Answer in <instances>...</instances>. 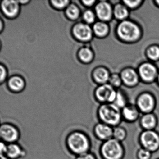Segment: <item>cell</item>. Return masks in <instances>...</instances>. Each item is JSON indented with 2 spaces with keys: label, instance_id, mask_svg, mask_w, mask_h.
Instances as JSON below:
<instances>
[{
  "label": "cell",
  "instance_id": "4dcf8cb0",
  "mask_svg": "<svg viewBox=\"0 0 159 159\" xmlns=\"http://www.w3.org/2000/svg\"><path fill=\"white\" fill-rule=\"evenodd\" d=\"M52 3L53 5L55 7L58 9H62V8H65V7L67 5L69 1H67V0H64V1H52Z\"/></svg>",
  "mask_w": 159,
  "mask_h": 159
},
{
  "label": "cell",
  "instance_id": "52a82bcc",
  "mask_svg": "<svg viewBox=\"0 0 159 159\" xmlns=\"http://www.w3.org/2000/svg\"><path fill=\"white\" fill-rule=\"evenodd\" d=\"M0 137L2 141L7 144L18 142L21 132L17 126L9 122L3 123L0 127Z\"/></svg>",
  "mask_w": 159,
  "mask_h": 159
},
{
  "label": "cell",
  "instance_id": "e575fe53",
  "mask_svg": "<svg viewBox=\"0 0 159 159\" xmlns=\"http://www.w3.org/2000/svg\"><path fill=\"white\" fill-rule=\"evenodd\" d=\"M83 2L87 6H91L95 2V1H83Z\"/></svg>",
  "mask_w": 159,
  "mask_h": 159
},
{
  "label": "cell",
  "instance_id": "cb8c5ba5",
  "mask_svg": "<svg viewBox=\"0 0 159 159\" xmlns=\"http://www.w3.org/2000/svg\"><path fill=\"white\" fill-rule=\"evenodd\" d=\"M127 133L126 130L122 126H116L113 128V138L122 142L126 139Z\"/></svg>",
  "mask_w": 159,
  "mask_h": 159
},
{
  "label": "cell",
  "instance_id": "f35d334b",
  "mask_svg": "<svg viewBox=\"0 0 159 159\" xmlns=\"http://www.w3.org/2000/svg\"></svg>",
  "mask_w": 159,
  "mask_h": 159
},
{
  "label": "cell",
  "instance_id": "1f68e13d",
  "mask_svg": "<svg viewBox=\"0 0 159 159\" xmlns=\"http://www.w3.org/2000/svg\"><path fill=\"white\" fill-rule=\"evenodd\" d=\"M75 159H98L94 153L91 152L76 156Z\"/></svg>",
  "mask_w": 159,
  "mask_h": 159
},
{
  "label": "cell",
  "instance_id": "7c38bea8",
  "mask_svg": "<svg viewBox=\"0 0 159 159\" xmlns=\"http://www.w3.org/2000/svg\"><path fill=\"white\" fill-rule=\"evenodd\" d=\"M113 127L104 123H98L94 126L93 133L97 139L104 142L113 138Z\"/></svg>",
  "mask_w": 159,
  "mask_h": 159
},
{
  "label": "cell",
  "instance_id": "ba28073f",
  "mask_svg": "<svg viewBox=\"0 0 159 159\" xmlns=\"http://www.w3.org/2000/svg\"><path fill=\"white\" fill-rule=\"evenodd\" d=\"M136 106L140 113L143 114L152 113L156 106L155 97L149 92L141 93L137 98Z\"/></svg>",
  "mask_w": 159,
  "mask_h": 159
},
{
  "label": "cell",
  "instance_id": "7402d4cb",
  "mask_svg": "<svg viewBox=\"0 0 159 159\" xmlns=\"http://www.w3.org/2000/svg\"><path fill=\"white\" fill-rule=\"evenodd\" d=\"M113 104L121 109L128 104L127 96L122 90L117 89L116 98Z\"/></svg>",
  "mask_w": 159,
  "mask_h": 159
},
{
  "label": "cell",
  "instance_id": "74e56055",
  "mask_svg": "<svg viewBox=\"0 0 159 159\" xmlns=\"http://www.w3.org/2000/svg\"><path fill=\"white\" fill-rule=\"evenodd\" d=\"M156 81H157L158 84H159V73H158V76H157V80H156Z\"/></svg>",
  "mask_w": 159,
  "mask_h": 159
},
{
  "label": "cell",
  "instance_id": "9a60e30c",
  "mask_svg": "<svg viewBox=\"0 0 159 159\" xmlns=\"http://www.w3.org/2000/svg\"><path fill=\"white\" fill-rule=\"evenodd\" d=\"M5 155L10 159H19L26 155V151L18 142L11 143L8 144Z\"/></svg>",
  "mask_w": 159,
  "mask_h": 159
},
{
  "label": "cell",
  "instance_id": "f546056e",
  "mask_svg": "<svg viewBox=\"0 0 159 159\" xmlns=\"http://www.w3.org/2000/svg\"><path fill=\"white\" fill-rule=\"evenodd\" d=\"M84 20L88 24H92L94 22L95 16L94 14L91 11H87L84 13L83 15Z\"/></svg>",
  "mask_w": 159,
  "mask_h": 159
},
{
  "label": "cell",
  "instance_id": "ac0fdd59",
  "mask_svg": "<svg viewBox=\"0 0 159 159\" xmlns=\"http://www.w3.org/2000/svg\"><path fill=\"white\" fill-rule=\"evenodd\" d=\"M17 1H4L2 2V7L3 12L9 17H14L18 13L19 4Z\"/></svg>",
  "mask_w": 159,
  "mask_h": 159
},
{
  "label": "cell",
  "instance_id": "7a4b0ae2",
  "mask_svg": "<svg viewBox=\"0 0 159 159\" xmlns=\"http://www.w3.org/2000/svg\"><path fill=\"white\" fill-rule=\"evenodd\" d=\"M66 145L70 152L77 156L90 152L92 141L85 132L81 130H74L67 136Z\"/></svg>",
  "mask_w": 159,
  "mask_h": 159
},
{
  "label": "cell",
  "instance_id": "8992f818",
  "mask_svg": "<svg viewBox=\"0 0 159 159\" xmlns=\"http://www.w3.org/2000/svg\"><path fill=\"white\" fill-rule=\"evenodd\" d=\"M137 70L140 81L146 84L156 81L159 72L156 65L150 61L141 63Z\"/></svg>",
  "mask_w": 159,
  "mask_h": 159
},
{
  "label": "cell",
  "instance_id": "8fae6325",
  "mask_svg": "<svg viewBox=\"0 0 159 159\" xmlns=\"http://www.w3.org/2000/svg\"><path fill=\"white\" fill-rule=\"evenodd\" d=\"M113 6L110 2L101 1L96 6L97 16L102 22L108 23L113 18Z\"/></svg>",
  "mask_w": 159,
  "mask_h": 159
},
{
  "label": "cell",
  "instance_id": "603a6c76",
  "mask_svg": "<svg viewBox=\"0 0 159 159\" xmlns=\"http://www.w3.org/2000/svg\"><path fill=\"white\" fill-rule=\"evenodd\" d=\"M9 85L12 90L17 92L23 89L25 86V82L21 77L14 76L9 80Z\"/></svg>",
  "mask_w": 159,
  "mask_h": 159
},
{
  "label": "cell",
  "instance_id": "6da1fadb",
  "mask_svg": "<svg viewBox=\"0 0 159 159\" xmlns=\"http://www.w3.org/2000/svg\"><path fill=\"white\" fill-rule=\"evenodd\" d=\"M117 39L125 43L138 42L142 38V28L137 22L127 19L119 22L115 29Z\"/></svg>",
  "mask_w": 159,
  "mask_h": 159
},
{
  "label": "cell",
  "instance_id": "2e32d148",
  "mask_svg": "<svg viewBox=\"0 0 159 159\" xmlns=\"http://www.w3.org/2000/svg\"><path fill=\"white\" fill-rule=\"evenodd\" d=\"M158 123L157 116L153 112L143 114L139 120L140 126L144 130H155Z\"/></svg>",
  "mask_w": 159,
  "mask_h": 159
},
{
  "label": "cell",
  "instance_id": "ffe728a7",
  "mask_svg": "<svg viewBox=\"0 0 159 159\" xmlns=\"http://www.w3.org/2000/svg\"><path fill=\"white\" fill-rule=\"evenodd\" d=\"M93 31L99 38H104L108 36L110 31V27L106 22H98L94 25Z\"/></svg>",
  "mask_w": 159,
  "mask_h": 159
},
{
  "label": "cell",
  "instance_id": "44dd1931",
  "mask_svg": "<svg viewBox=\"0 0 159 159\" xmlns=\"http://www.w3.org/2000/svg\"><path fill=\"white\" fill-rule=\"evenodd\" d=\"M145 55L150 62L159 61V45L153 44L149 45L145 51Z\"/></svg>",
  "mask_w": 159,
  "mask_h": 159
},
{
  "label": "cell",
  "instance_id": "8d00e7d4",
  "mask_svg": "<svg viewBox=\"0 0 159 159\" xmlns=\"http://www.w3.org/2000/svg\"><path fill=\"white\" fill-rule=\"evenodd\" d=\"M1 159H10L8 157L4 155L1 154Z\"/></svg>",
  "mask_w": 159,
  "mask_h": 159
},
{
  "label": "cell",
  "instance_id": "5b68a950",
  "mask_svg": "<svg viewBox=\"0 0 159 159\" xmlns=\"http://www.w3.org/2000/svg\"><path fill=\"white\" fill-rule=\"evenodd\" d=\"M139 141L141 148L152 153L159 149V133L155 130H144L139 135Z\"/></svg>",
  "mask_w": 159,
  "mask_h": 159
},
{
  "label": "cell",
  "instance_id": "3957f363",
  "mask_svg": "<svg viewBox=\"0 0 159 159\" xmlns=\"http://www.w3.org/2000/svg\"><path fill=\"white\" fill-rule=\"evenodd\" d=\"M97 113L100 122L113 128L120 125L123 120L121 109L113 103L101 104Z\"/></svg>",
  "mask_w": 159,
  "mask_h": 159
},
{
  "label": "cell",
  "instance_id": "83f0119b",
  "mask_svg": "<svg viewBox=\"0 0 159 159\" xmlns=\"http://www.w3.org/2000/svg\"><path fill=\"white\" fill-rule=\"evenodd\" d=\"M66 13L69 18L71 19H76L80 15V11L77 6L74 4H71L67 8Z\"/></svg>",
  "mask_w": 159,
  "mask_h": 159
},
{
  "label": "cell",
  "instance_id": "30bf717a",
  "mask_svg": "<svg viewBox=\"0 0 159 159\" xmlns=\"http://www.w3.org/2000/svg\"><path fill=\"white\" fill-rule=\"evenodd\" d=\"M120 74L123 84L129 88L135 87L140 81L137 70L130 67L123 69Z\"/></svg>",
  "mask_w": 159,
  "mask_h": 159
},
{
  "label": "cell",
  "instance_id": "d6a6232c",
  "mask_svg": "<svg viewBox=\"0 0 159 159\" xmlns=\"http://www.w3.org/2000/svg\"><path fill=\"white\" fill-rule=\"evenodd\" d=\"M8 144L2 141L0 144V153L1 155H5L7 152Z\"/></svg>",
  "mask_w": 159,
  "mask_h": 159
},
{
  "label": "cell",
  "instance_id": "d590c367",
  "mask_svg": "<svg viewBox=\"0 0 159 159\" xmlns=\"http://www.w3.org/2000/svg\"><path fill=\"white\" fill-rule=\"evenodd\" d=\"M153 3H154V5L159 8V0H155L153 1Z\"/></svg>",
  "mask_w": 159,
  "mask_h": 159
},
{
  "label": "cell",
  "instance_id": "277c9868",
  "mask_svg": "<svg viewBox=\"0 0 159 159\" xmlns=\"http://www.w3.org/2000/svg\"><path fill=\"white\" fill-rule=\"evenodd\" d=\"M99 153L102 159H123L125 150L122 142L112 138L103 142Z\"/></svg>",
  "mask_w": 159,
  "mask_h": 159
},
{
  "label": "cell",
  "instance_id": "5bb4252c",
  "mask_svg": "<svg viewBox=\"0 0 159 159\" xmlns=\"http://www.w3.org/2000/svg\"><path fill=\"white\" fill-rule=\"evenodd\" d=\"M122 119L125 121L133 123L139 118L140 112L136 105L128 104L121 109Z\"/></svg>",
  "mask_w": 159,
  "mask_h": 159
},
{
  "label": "cell",
  "instance_id": "4fadbf2b",
  "mask_svg": "<svg viewBox=\"0 0 159 159\" xmlns=\"http://www.w3.org/2000/svg\"><path fill=\"white\" fill-rule=\"evenodd\" d=\"M73 34L77 39L82 41L90 40L93 36V31L88 25L79 24L73 28Z\"/></svg>",
  "mask_w": 159,
  "mask_h": 159
},
{
  "label": "cell",
  "instance_id": "9c48e42d",
  "mask_svg": "<svg viewBox=\"0 0 159 159\" xmlns=\"http://www.w3.org/2000/svg\"><path fill=\"white\" fill-rule=\"evenodd\" d=\"M117 89L108 83L102 84L95 91L96 100L101 104L113 103L116 98Z\"/></svg>",
  "mask_w": 159,
  "mask_h": 159
},
{
  "label": "cell",
  "instance_id": "f1b7e54d",
  "mask_svg": "<svg viewBox=\"0 0 159 159\" xmlns=\"http://www.w3.org/2000/svg\"><path fill=\"white\" fill-rule=\"evenodd\" d=\"M152 153L149 151L141 148L138 150L137 157L138 159H151Z\"/></svg>",
  "mask_w": 159,
  "mask_h": 159
},
{
  "label": "cell",
  "instance_id": "484cf974",
  "mask_svg": "<svg viewBox=\"0 0 159 159\" xmlns=\"http://www.w3.org/2000/svg\"><path fill=\"white\" fill-rule=\"evenodd\" d=\"M108 84L116 89L120 88L122 84H123L122 81L120 74L116 73L111 74Z\"/></svg>",
  "mask_w": 159,
  "mask_h": 159
},
{
  "label": "cell",
  "instance_id": "e0dca14e",
  "mask_svg": "<svg viewBox=\"0 0 159 159\" xmlns=\"http://www.w3.org/2000/svg\"><path fill=\"white\" fill-rule=\"evenodd\" d=\"M113 18L119 22L127 20L130 15V10L122 3L114 4L113 9Z\"/></svg>",
  "mask_w": 159,
  "mask_h": 159
},
{
  "label": "cell",
  "instance_id": "836d02e7",
  "mask_svg": "<svg viewBox=\"0 0 159 159\" xmlns=\"http://www.w3.org/2000/svg\"><path fill=\"white\" fill-rule=\"evenodd\" d=\"M0 69H1V82H2L6 78V70L5 67L2 65L0 67Z\"/></svg>",
  "mask_w": 159,
  "mask_h": 159
},
{
  "label": "cell",
  "instance_id": "4316f807",
  "mask_svg": "<svg viewBox=\"0 0 159 159\" xmlns=\"http://www.w3.org/2000/svg\"><path fill=\"white\" fill-rule=\"evenodd\" d=\"M121 2L130 11L137 10L142 6L143 2H144V1L142 0H136V1L124 0Z\"/></svg>",
  "mask_w": 159,
  "mask_h": 159
},
{
  "label": "cell",
  "instance_id": "d6986e66",
  "mask_svg": "<svg viewBox=\"0 0 159 159\" xmlns=\"http://www.w3.org/2000/svg\"><path fill=\"white\" fill-rule=\"evenodd\" d=\"M111 74L109 70L107 68L100 66L95 69L93 76L97 82L103 84L108 83Z\"/></svg>",
  "mask_w": 159,
  "mask_h": 159
},
{
  "label": "cell",
  "instance_id": "d4e9b609",
  "mask_svg": "<svg viewBox=\"0 0 159 159\" xmlns=\"http://www.w3.org/2000/svg\"><path fill=\"white\" fill-rule=\"evenodd\" d=\"M79 57L84 62H90L93 57V53L91 49L84 48L80 50L79 53Z\"/></svg>",
  "mask_w": 159,
  "mask_h": 159
}]
</instances>
